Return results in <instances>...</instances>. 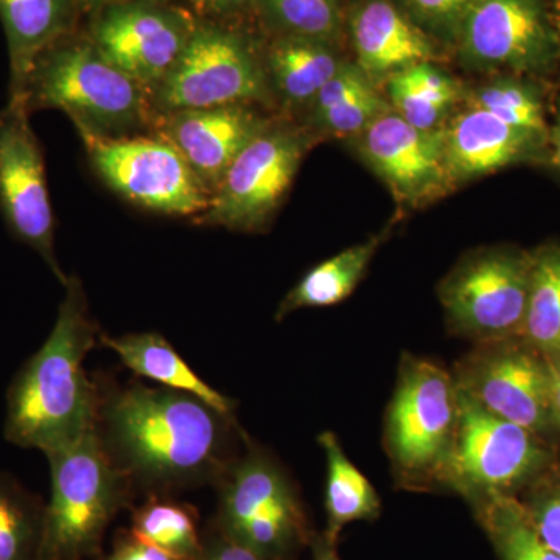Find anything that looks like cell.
<instances>
[{
  "label": "cell",
  "instance_id": "cell-15",
  "mask_svg": "<svg viewBox=\"0 0 560 560\" xmlns=\"http://www.w3.org/2000/svg\"><path fill=\"white\" fill-rule=\"evenodd\" d=\"M21 103L0 109V213L14 238L39 254L62 285L55 254V219L39 140Z\"/></svg>",
  "mask_w": 560,
  "mask_h": 560
},
{
  "label": "cell",
  "instance_id": "cell-39",
  "mask_svg": "<svg viewBox=\"0 0 560 560\" xmlns=\"http://www.w3.org/2000/svg\"><path fill=\"white\" fill-rule=\"evenodd\" d=\"M550 361L551 370V411L556 430L560 438V357Z\"/></svg>",
  "mask_w": 560,
  "mask_h": 560
},
{
  "label": "cell",
  "instance_id": "cell-41",
  "mask_svg": "<svg viewBox=\"0 0 560 560\" xmlns=\"http://www.w3.org/2000/svg\"><path fill=\"white\" fill-rule=\"evenodd\" d=\"M81 13L94 14L97 11L106 9V7L116 5V3L125 2V0H75Z\"/></svg>",
  "mask_w": 560,
  "mask_h": 560
},
{
  "label": "cell",
  "instance_id": "cell-20",
  "mask_svg": "<svg viewBox=\"0 0 560 560\" xmlns=\"http://www.w3.org/2000/svg\"><path fill=\"white\" fill-rule=\"evenodd\" d=\"M80 14L75 0H0V22L9 46V101H20L39 55L77 32Z\"/></svg>",
  "mask_w": 560,
  "mask_h": 560
},
{
  "label": "cell",
  "instance_id": "cell-8",
  "mask_svg": "<svg viewBox=\"0 0 560 560\" xmlns=\"http://www.w3.org/2000/svg\"><path fill=\"white\" fill-rule=\"evenodd\" d=\"M154 114L272 101L264 54L226 22L198 20L186 50L150 94Z\"/></svg>",
  "mask_w": 560,
  "mask_h": 560
},
{
  "label": "cell",
  "instance_id": "cell-37",
  "mask_svg": "<svg viewBox=\"0 0 560 560\" xmlns=\"http://www.w3.org/2000/svg\"><path fill=\"white\" fill-rule=\"evenodd\" d=\"M198 20L224 22L256 10L257 0H187Z\"/></svg>",
  "mask_w": 560,
  "mask_h": 560
},
{
  "label": "cell",
  "instance_id": "cell-28",
  "mask_svg": "<svg viewBox=\"0 0 560 560\" xmlns=\"http://www.w3.org/2000/svg\"><path fill=\"white\" fill-rule=\"evenodd\" d=\"M130 530L178 559L195 560L201 552L202 533L197 511L171 495H147L132 510Z\"/></svg>",
  "mask_w": 560,
  "mask_h": 560
},
{
  "label": "cell",
  "instance_id": "cell-11",
  "mask_svg": "<svg viewBox=\"0 0 560 560\" xmlns=\"http://www.w3.org/2000/svg\"><path fill=\"white\" fill-rule=\"evenodd\" d=\"M452 374L460 393L485 410L560 447L551 411L550 361L522 337L475 342Z\"/></svg>",
  "mask_w": 560,
  "mask_h": 560
},
{
  "label": "cell",
  "instance_id": "cell-6",
  "mask_svg": "<svg viewBox=\"0 0 560 560\" xmlns=\"http://www.w3.org/2000/svg\"><path fill=\"white\" fill-rule=\"evenodd\" d=\"M559 453L558 445L492 415L459 390L458 425L436 490L456 493L470 506L493 497H517Z\"/></svg>",
  "mask_w": 560,
  "mask_h": 560
},
{
  "label": "cell",
  "instance_id": "cell-4",
  "mask_svg": "<svg viewBox=\"0 0 560 560\" xmlns=\"http://www.w3.org/2000/svg\"><path fill=\"white\" fill-rule=\"evenodd\" d=\"M46 456L51 490L43 560L95 558L110 523L135 499V486L109 458L97 427Z\"/></svg>",
  "mask_w": 560,
  "mask_h": 560
},
{
  "label": "cell",
  "instance_id": "cell-36",
  "mask_svg": "<svg viewBox=\"0 0 560 560\" xmlns=\"http://www.w3.org/2000/svg\"><path fill=\"white\" fill-rule=\"evenodd\" d=\"M102 560H183L171 552L154 547L131 533L130 529L119 530L114 539L113 550Z\"/></svg>",
  "mask_w": 560,
  "mask_h": 560
},
{
  "label": "cell",
  "instance_id": "cell-26",
  "mask_svg": "<svg viewBox=\"0 0 560 560\" xmlns=\"http://www.w3.org/2000/svg\"><path fill=\"white\" fill-rule=\"evenodd\" d=\"M533 268L521 337L547 360L560 357V243L530 249Z\"/></svg>",
  "mask_w": 560,
  "mask_h": 560
},
{
  "label": "cell",
  "instance_id": "cell-42",
  "mask_svg": "<svg viewBox=\"0 0 560 560\" xmlns=\"http://www.w3.org/2000/svg\"><path fill=\"white\" fill-rule=\"evenodd\" d=\"M547 9L560 50V0H547Z\"/></svg>",
  "mask_w": 560,
  "mask_h": 560
},
{
  "label": "cell",
  "instance_id": "cell-27",
  "mask_svg": "<svg viewBox=\"0 0 560 560\" xmlns=\"http://www.w3.org/2000/svg\"><path fill=\"white\" fill-rule=\"evenodd\" d=\"M46 501L0 470V560H43Z\"/></svg>",
  "mask_w": 560,
  "mask_h": 560
},
{
  "label": "cell",
  "instance_id": "cell-16",
  "mask_svg": "<svg viewBox=\"0 0 560 560\" xmlns=\"http://www.w3.org/2000/svg\"><path fill=\"white\" fill-rule=\"evenodd\" d=\"M352 140L364 164L404 205L422 208L455 187L445 161L444 128L420 130L390 109Z\"/></svg>",
  "mask_w": 560,
  "mask_h": 560
},
{
  "label": "cell",
  "instance_id": "cell-33",
  "mask_svg": "<svg viewBox=\"0 0 560 560\" xmlns=\"http://www.w3.org/2000/svg\"><path fill=\"white\" fill-rule=\"evenodd\" d=\"M390 109L393 108L388 98L383 97L375 86L324 113L307 116L305 127L315 136H341L352 139L368 130Z\"/></svg>",
  "mask_w": 560,
  "mask_h": 560
},
{
  "label": "cell",
  "instance_id": "cell-30",
  "mask_svg": "<svg viewBox=\"0 0 560 560\" xmlns=\"http://www.w3.org/2000/svg\"><path fill=\"white\" fill-rule=\"evenodd\" d=\"M471 510L500 560H560L537 536L517 497H493Z\"/></svg>",
  "mask_w": 560,
  "mask_h": 560
},
{
  "label": "cell",
  "instance_id": "cell-10",
  "mask_svg": "<svg viewBox=\"0 0 560 560\" xmlns=\"http://www.w3.org/2000/svg\"><path fill=\"white\" fill-rule=\"evenodd\" d=\"M316 136L307 127L272 124L232 162L198 224L260 232L280 208Z\"/></svg>",
  "mask_w": 560,
  "mask_h": 560
},
{
  "label": "cell",
  "instance_id": "cell-23",
  "mask_svg": "<svg viewBox=\"0 0 560 560\" xmlns=\"http://www.w3.org/2000/svg\"><path fill=\"white\" fill-rule=\"evenodd\" d=\"M385 235L388 232L350 246L312 268L280 302L276 320L279 323L302 308L330 307L348 300L366 275Z\"/></svg>",
  "mask_w": 560,
  "mask_h": 560
},
{
  "label": "cell",
  "instance_id": "cell-29",
  "mask_svg": "<svg viewBox=\"0 0 560 560\" xmlns=\"http://www.w3.org/2000/svg\"><path fill=\"white\" fill-rule=\"evenodd\" d=\"M466 108L481 109L492 114L511 127L548 136L545 92L539 81L529 77L504 75L481 84L464 95Z\"/></svg>",
  "mask_w": 560,
  "mask_h": 560
},
{
  "label": "cell",
  "instance_id": "cell-9",
  "mask_svg": "<svg viewBox=\"0 0 560 560\" xmlns=\"http://www.w3.org/2000/svg\"><path fill=\"white\" fill-rule=\"evenodd\" d=\"M533 254L518 246L471 250L438 285L447 329L471 342L521 337Z\"/></svg>",
  "mask_w": 560,
  "mask_h": 560
},
{
  "label": "cell",
  "instance_id": "cell-14",
  "mask_svg": "<svg viewBox=\"0 0 560 560\" xmlns=\"http://www.w3.org/2000/svg\"><path fill=\"white\" fill-rule=\"evenodd\" d=\"M198 18L175 3L125 0L91 14L86 36L106 60L151 91L194 35Z\"/></svg>",
  "mask_w": 560,
  "mask_h": 560
},
{
  "label": "cell",
  "instance_id": "cell-18",
  "mask_svg": "<svg viewBox=\"0 0 560 560\" xmlns=\"http://www.w3.org/2000/svg\"><path fill=\"white\" fill-rule=\"evenodd\" d=\"M453 186L521 164H545L548 136L521 130L486 110L466 108L444 127Z\"/></svg>",
  "mask_w": 560,
  "mask_h": 560
},
{
  "label": "cell",
  "instance_id": "cell-1",
  "mask_svg": "<svg viewBox=\"0 0 560 560\" xmlns=\"http://www.w3.org/2000/svg\"><path fill=\"white\" fill-rule=\"evenodd\" d=\"M95 427L117 469L145 495L219 486L243 434L235 416L200 397L142 382L98 388Z\"/></svg>",
  "mask_w": 560,
  "mask_h": 560
},
{
  "label": "cell",
  "instance_id": "cell-5",
  "mask_svg": "<svg viewBox=\"0 0 560 560\" xmlns=\"http://www.w3.org/2000/svg\"><path fill=\"white\" fill-rule=\"evenodd\" d=\"M458 416L459 390L452 372L436 361L405 352L383 434L399 488L436 490Z\"/></svg>",
  "mask_w": 560,
  "mask_h": 560
},
{
  "label": "cell",
  "instance_id": "cell-12",
  "mask_svg": "<svg viewBox=\"0 0 560 560\" xmlns=\"http://www.w3.org/2000/svg\"><path fill=\"white\" fill-rule=\"evenodd\" d=\"M98 178L124 200L151 212L198 219L210 201L205 184L158 136L84 142Z\"/></svg>",
  "mask_w": 560,
  "mask_h": 560
},
{
  "label": "cell",
  "instance_id": "cell-34",
  "mask_svg": "<svg viewBox=\"0 0 560 560\" xmlns=\"http://www.w3.org/2000/svg\"><path fill=\"white\" fill-rule=\"evenodd\" d=\"M431 39L455 46L467 14L478 0H393Z\"/></svg>",
  "mask_w": 560,
  "mask_h": 560
},
{
  "label": "cell",
  "instance_id": "cell-40",
  "mask_svg": "<svg viewBox=\"0 0 560 560\" xmlns=\"http://www.w3.org/2000/svg\"><path fill=\"white\" fill-rule=\"evenodd\" d=\"M313 560H341L337 555V545L330 544L324 534H315L312 540Z\"/></svg>",
  "mask_w": 560,
  "mask_h": 560
},
{
  "label": "cell",
  "instance_id": "cell-3",
  "mask_svg": "<svg viewBox=\"0 0 560 560\" xmlns=\"http://www.w3.org/2000/svg\"><path fill=\"white\" fill-rule=\"evenodd\" d=\"M13 103L24 105L28 114L62 110L84 142L151 135L156 121L150 91L77 32L39 55L20 101Z\"/></svg>",
  "mask_w": 560,
  "mask_h": 560
},
{
  "label": "cell",
  "instance_id": "cell-19",
  "mask_svg": "<svg viewBox=\"0 0 560 560\" xmlns=\"http://www.w3.org/2000/svg\"><path fill=\"white\" fill-rule=\"evenodd\" d=\"M357 62L375 84L434 58V43L393 2L360 0L350 18Z\"/></svg>",
  "mask_w": 560,
  "mask_h": 560
},
{
  "label": "cell",
  "instance_id": "cell-38",
  "mask_svg": "<svg viewBox=\"0 0 560 560\" xmlns=\"http://www.w3.org/2000/svg\"><path fill=\"white\" fill-rule=\"evenodd\" d=\"M545 164L560 178V97L556 101L555 110H552Z\"/></svg>",
  "mask_w": 560,
  "mask_h": 560
},
{
  "label": "cell",
  "instance_id": "cell-43",
  "mask_svg": "<svg viewBox=\"0 0 560 560\" xmlns=\"http://www.w3.org/2000/svg\"><path fill=\"white\" fill-rule=\"evenodd\" d=\"M156 2H161V3H176V2H178V0H156Z\"/></svg>",
  "mask_w": 560,
  "mask_h": 560
},
{
  "label": "cell",
  "instance_id": "cell-21",
  "mask_svg": "<svg viewBox=\"0 0 560 560\" xmlns=\"http://www.w3.org/2000/svg\"><path fill=\"white\" fill-rule=\"evenodd\" d=\"M345 62L334 44L296 36H276L264 51L271 95L290 109L311 108Z\"/></svg>",
  "mask_w": 560,
  "mask_h": 560
},
{
  "label": "cell",
  "instance_id": "cell-22",
  "mask_svg": "<svg viewBox=\"0 0 560 560\" xmlns=\"http://www.w3.org/2000/svg\"><path fill=\"white\" fill-rule=\"evenodd\" d=\"M101 342L105 348L113 350L121 363L139 377L149 378L165 388L200 397L224 415L234 416V400L202 381L161 334L142 331L119 337L102 335Z\"/></svg>",
  "mask_w": 560,
  "mask_h": 560
},
{
  "label": "cell",
  "instance_id": "cell-7",
  "mask_svg": "<svg viewBox=\"0 0 560 560\" xmlns=\"http://www.w3.org/2000/svg\"><path fill=\"white\" fill-rule=\"evenodd\" d=\"M219 482V508L210 525L265 558H293L312 539L307 512L289 475L270 452L246 436Z\"/></svg>",
  "mask_w": 560,
  "mask_h": 560
},
{
  "label": "cell",
  "instance_id": "cell-32",
  "mask_svg": "<svg viewBox=\"0 0 560 560\" xmlns=\"http://www.w3.org/2000/svg\"><path fill=\"white\" fill-rule=\"evenodd\" d=\"M517 500L540 540L560 556V453Z\"/></svg>",
  "mask_w": 560,
  "mask_h": 560
},
{
  "label": "cell",
  "instance_id": "cell-31",
  "mask_svg": "<svg viewBox=\"0 0 560 560\" xmlns=\"http://www.w3.org/2000/svg\"><path fill=\"white\" fill-rule=\"evenodd\" d=\"M256 10L276 36L337 43L342 32L340 0H257Z\"/></svg>",
  "mask_w": 560,
  "mask_h": 560
},
{
  "label": "cell",
  "instance_id": "cell-25",
  "mask_svg": "<svg viewBox=\"0 0 560 560\" xmlns=\"http://www.w3.org/2000/svg\"><path fill=\"white\" fill-rule=\"evenodd\" d=\"M386 88L394 113L420 130L444 128L452 109L463 98L458 81L431 62L394 73Z\"/></svg>",
  "mask_w": 560,
  "mask_h": 560
},
{
  "label": "cell",
  "instance_id": "cell-24",
  "mask_svg": "<svg viewBox=\"0 0 560 560\" xmlns=\"http://www.w3.org/2000/svg\"><path fill=\"white\" fill-rule=\"evenodd\" d=\"M318 442L327 464L324 537L337 545L341 530L350 523L375 521L381 515L382 501L370 480L346 456L337 434L324 431Z\"/></svg>",
  "mask_w": 560,
  "mask_h": 560
},
{
  "label": "cell",
  "instance_id": "cell-35",
  "mask_svg": "<svg viewBox=\"0 0 560 560\" xmlns=\"http://www.w3.org/2000/svg\"><path fill=\"white\" fill-rule=\"evenodd\" d=\"M195 560H270L245 545L230 539L219 529L209 525L202 530V548Z\"/></svg>",
  "mask_w": 560,
  "mask_h": 560
},
{
  "label": "cell",
  "instance_id": "cell-13",
  "mask_svg": "<svg viewBox=\"0 0 560 560\" xmlns=\"http://www.w3.org/2000/svg\"><path fill=\"white\" fill-rule=\"evenodd\" d=\"M455 47L460 65L480 72L537 80L560 62L547 0H478Z\"/></svg>",
  "mask_w": 560,
  "mask_h": 560
},
{
  "label": "cell",
  "instance_id": "cell-2",
  "mask_svg": "<svg viewBox=\"0 0 560 560\" xmlns=\"http://www.w3.org/2000/svg\"><path fill=\"white\" fill-rule=\"evenodd\" d=\"M49 337L22 364L7 390V441L44 455L66 447L94 429L98 385L84 360L98 338L83 283L70 276Z\"/></svg>",
  "mask_w": 560,
  "mask_h": 560
},
{
  "label": "cell",
  "instance_id": "cell-17",
  "mask_svg": "<svg viewBox=\"0 0 560 560\" xmlns=\"http://www.w3.org/2000/svg\"><path fill=\"white\" fill-rule=\"evenodd\" d=\"M272 124L256 105L234 103L161 114L151 135L178 150L212 195L232 162Z\"/></svg>",
  "mask_w": 560,
  "mask_h": 560
}]
</instances>
